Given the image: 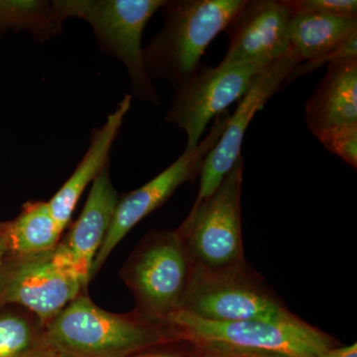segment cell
<instances>
[{
    "label": "cell",
    "mask_w": 357,
    "mask_h": 357,
    "mask_svg": "<svg viewBox=\"0 0 357 357\" xmlns=\"http://www.w3.org/2000/svg\"><path fill=\"white\" fill-rule=\"evenodd\" d=\"M46 326L29 312L0 314V357H54Z\"/></svg>",
    "instance_id": "18"
},
{
    "label": "cell",
    "mask_w": 357,
    "mask_h": 357,
    "mask_svg": "<svg viewBox=\"0 0 357 357\" xmlns=\"http://www.w3.org/2000/svg\"><path fill=\"white\" fill-rule=\"evenodd\" d=\"M132 103V95H126L107 116L102 128L93 131L88 150L79 162L76 170L67 182L48 202L56 222L64 231L72 218L73 211L84 190L102 172L109 164V156L115 139L119 135L124 119Z\"/></svg>",
    "instance_id": "15"
},
{
    "label": "cell",
    "mask_w": 357,
    "mask_h": 357,
    "mask_svg": "<svg viewBox=\"0 0 357 357\" xmlns=\"http://www.w3.org/2000/svg\"><path fill=\"white\" fill-rule=\"evenodd\" d=\"M194 265L178 229L152 231L129 258L121 277L135 298V312L168 321L178 312L191 281Z\"/></svg>",
    "instance_id": "4"
},
{
    "label": "cell",
    "mask_w": 357,
    "mask_h": 357,
    "mask_svg": "<svg viewBox=\"0 0 357 357\" xmlns=\"http://www.w3.org/2000/svg\"><path fill=\"white\" fill-rule=\"evenodd\" d=\"M54 357H57V356H54Z\"/></svg>",
    "instance_id": "26"
},
{
    "label": "cell",
    "mask_w": 357,
    "mask_h": 357,
    "mask_svg": "<svg viewBox=\"0 0 357 357\" xmlns=\"http://www.w3.org/2000/svg\"><path fill=\"white\" fill-rule=\"evenodd\" d=\"M229 116L227 112L218 115L213 122L210 132L196 147L185 149L184 153L172 165L147 184L119 197L109 232L91 267V279L98 274L117 244L137 223L168 201L178 188L199 175L204 159L217 144Z\"/></svg>",
    "instance_id": "9"
},
{
    "label": "cell",
    "mask_w": 357,
    "mask_h": 357,
    "mask_svg": "<svg viewBox=\"0 0 357 357\" xmlns=\"http://www.w3.org/2000/svg\"><path fill=\"white\" fill-rule=\"evenodd\" d=\"M316 137L326 150L357 168V124L330 129Z\"/></svg>",
    "instance_id": "20"
},
{
    "label": "cell",
    "mask_w": 357,
    "mask_h": 357,
    "mask_svg": "<svg viewBox=\"0 0 357 357\" xmlns=\"http://www.w3.org/2000/svg\"><path fill=\"white\" fill-rule=\"evenodd\" d=\"M178 311L220 323L277 319L290 312L246 261L218 269L194 268Z\"/></svg>",
    "instance_id": "6"
},
{
    "label": "cell",
    "mask_w": 357,
    "mask_h": 357,
    "mask_svg": "<svg viewBox=\"0 0 357 357\" xmlns=\"http://www.w3.org/2000/svg\"><path fill=\"white\" fill-rule=\"evenodd\" d=\"M53 4L63 21L74 17L89 23L100 49L126 66L133 95L159 105L145 68L142 35L165 0H55Z\"/></svg>",
    "instance_id": "3"
},
{
    "label": "cell",
    "mask_w": 357,
    "mask_h": 357,
    "mask_svg": "<svg viewBox=\"0 0 357 357\" xmlns=\"http://www.w3.org/2000/svg\"><path fill=\"white\" fill-rule=\"evenodd\" d=\"M262 70L255 66H201L176 89L166 121L184 131L185 150L199 144L208 123L241 100Z\"/></svg>",
    "instance_id": "10"
},
{
    "label": "cell",
    "mask_w": 357,
    "mask_h": 357,
    "mask_svg": "<svg viewBox=\"0 0 357 357\" xmlns=\"http://www.w3.org/2000/svg\"><path fill=\"white\" fill-rule=\"evenodd\" d=\"M293 16L285 0H246L225 30L229 45L218 65L264 69L287 55Z\"/></svg>",
    "instance_id": "12"
},
{
    "label": "cell",
    "mask_w": 357,
    "mask_h": 357,
    "mask_svg": "<svg viewBox=\"0 0 357 357\" xmlns=\"http://www.w3.org/2000/svg\"><path fill=\"white\" fill-rule=\"evenodd\" d=\"M356 33L357 18L294 14L289 53L299 65L287 84L321 66L357 59Z\"/></svg>",
    "instance_id": "13"
},
{
    "label": "cell",
    "mask_w": 357,
    "mask_h": 357,
    "mask_svg": "<svg viewBox=\"0 0 357 357\" xmlns=\"http://www.w3.org/2000/svg\"><path fill=\"white\" fill-rule=\"evenodd\" d=\"M294 14L307 13L357 18L356 0H285Z\"/></svg>",
    "instance_id": "21"
},
{
    "label": "cell",
    "mask_w": 357,
    "mask_h": 357,
    "mask_svg": "<svg viewBox=\"0 0 357 357\" xmlns=\"http://www.w3.org/2000/svg\"><path fill=\"white\" fill-rule=\"evenodd\" d=\"M306 123L314 136L357 124V59L328 65L306 105Z\"/></svg>",
    "instance_id": "16"
},
{
    "label": "cell",
    "mask_w": 357,
    "mask_h": 357,
    "mask_svg": "<svg viewBox=\"0 0 357 357\" xmlns=\"http://www.w3.org/2000/svg\"><path fill=\"white\" fill-rule=\"evenodd\" d=\"M243 168L241 157L215 192L192 206L178 229L194 268L218 269L245 261L241 227Z\"/></svg>",
    "instance_id": "7"
},
{
    "label": "cell",
    "mask_w": 357,
    "mask_h": 357,
    "mask_svg": "<svg viewBox=\"0 0 357 357\" xmlns=\"http://www.w3.org/2000/svg\"><path fill=\"white\" fill-rule=\"evenodd\" d=\"M119 199L107 165L91 184L79 218L54 249L56 257L76 272L84 288L91 281V267L109 232Z\"/></svg>",
    "instance_id": "14"
},
{
    "label": "cell",
    "mask_w": 357,
    "mask_h": 357,
    "mask_svg": "<svg viewBox=\"0 0 357 357\" xmlns=\"http://www.w3.org/2000/svg\"><path fill=\"white\" fill-rule=\"evenodd\" d=\"M318 357H357V344L349 347H333Z\"/></svg>",
    "instance_id": "24"
},
{
    "label": "cell",
    "mask_w": 357,
    "mask_h": 357,
    "mask_svg": "<svg viewBox=\"0 0 357 357\" xmlns=\"http://www.w3.org/2000/svg\"><path fill=\"white\" fill-rule=\"evenodd\" d=\"M168 321L192 344H227L287 357H318L337 345L328 333L291 312L277 319L220 323L178 311Z\"/></svg>",
    "instance_id": "5"
},
{
    "label": "cell",
    "mask_w": 357,
    "mask_h": 357,
    "mask_svg": "<svg viewBox=\"0 0 357 357\" xmlns=\"http://www.w3.org/2000/svg\"><path fill=\"white\" fill-rule=\"evenodd\" d=\"M299 63L289 53L271 65L264 68L255 77L248 91L241 98L236 112L230 115L225 130L215 146L204 159L201 181L194 206L210 198L241 158L244 135L255 114L268 100L280 91L291 73Z\"/></svg>",
    "instance_id": "11"
},
{
    "label": "cell",
    "mask_w": 357,
    "mask_h": 357,
    "mask_svg": "<svg viewBox=\"0 0 357 357\" xmlns=\"http://www.w3.org/2000/svg\"><path fill=\"white\" fill-rule=\"evenodd\" d=\"M7 255H8V245H7L6 227L3 223L0 225V274H1L2 267L6 262Z\"/></svg>",
    "instance_id": "25"
},
{
    "label": "cell",
    "mask_w": 357,
    "mask_h": 357,
    "mask_svg": "<svg viewBox=\"0 0 357 357\" xmlns=\"http://www.w3.org/2000/svg\"><path fill=\"white\" fill-rule=\"evenodd\" d=\"M246 0H172L162 11L161 31L143 49L150 79H165L174 88L201 67L204 52L225 31Z\"/></svg>",
    "instance_id": "2"
},
{
    "label": "cell",
    "mask_w": 357,
    "mask_h": 357,
    "mask_svg": "<svg viewBox=\"0 0 357 357\" xmlns=\"http://www.w3.org/2000/svg\"><path fill=\"white\" fill-rule=\"evenodd\" d=\"M84 289L76 272L61 262L54 250L8 255L0 274V307L18 305L47 326Z\"/></svg>",
    "instance_id": "8"
},
{
    "label": "cell",
    "mask_w": 357,
    "mask_h": 357,
    "mask_svg": "<svg viewBox=\"0 0 357 357\" xmlns=\"http://www.w3.org/2000/svg\"><path fill=\"white\" fill-rule=\"evenodd\" d=\"M63 22L53 1L0 0V30H24L43 43L60 34Z\"/></svg>",
    "instance_id": "19"
},
{
    "label": "cell",
    "mask_w": 357,
    "mask_h": 357,
    "mask_svg": "<svg viewBox=\"0 0 357 357\" xmlns=\"http://www.w3.org/2000/svg\"><path fill=\"white\" fill-rule=\"evenodd\" d=\"M8 255L27 256L54 250L63 231L47 202H28L15 220L4 223Z\"/></svg>",
    "instance_id": "17"
},
{
    "label": "cell",
    "mask_w": 357,
    "mask_h": 357,
    "mask_svg": "<svg viewBox=\"0 0 357 357\" xmlns=\"http://www.w3.org/2000/svg\"><path fill=\"white\" fill-rule=\"evenodd\" d=\"M47 338L57 357H128L158 345L185 340L169 321L134 311H105L81 295L46 326Z\"/></svg>",
    "instance_id": "1"
},
{
    "label": "cell",
    "mask_w": 357,
    "mask_h": 357,
    "mask_svg": "<svg viewBox=\"0 0 357 357\" xmlns=\"http://www.w3.org/2000/svg\"><path fill=\"white\" fill-rule=\"evenodd\" d=\"M198 357H287L272 352L255 351L220 344H195Z\"/></svg>",
    "instance_id": "22"
},
{
    "label": "cell",
    "mask_w": 357,
    "mask_h": 357,
    "mask_svg": "<svg viewBox=\"0 0 357 357\" xmlns=\"http://www.w3.org/2000/svg\"><path fill=\"white\" fill-rule=\"evenodd\" d=\"M148 349L128 357H198V349L195 344H192L191 349H160V351H148Z\"/></svg>",
    "instance_id": "23"
}]
</instances>
